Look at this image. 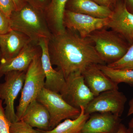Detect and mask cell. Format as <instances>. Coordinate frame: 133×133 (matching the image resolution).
Here are the masks:
<instances>
[{
  "mask_svg": "<svg viewBox=\"0 0 133 133\" xmlns=\"http://www.w3.org/2000/svg\"><path fill=\"white\" fill-rule=\"evenodd\" d=\"M41 54L40 45L31 41L15 57L0 62V78L9 72L26 71L34 58Z\"/></svg>",
  "mask_w": 133,
  "mask_h": 133,
  "instance_id": "11",
  "label": "cell"
},
{
  "mask_svg": "<svg viewBox=\"0 0 133 133\" xmlns=\"http://www.w3.org/2000/svg\"><path fill=\"white\" fill-rule=\"evenodd\" d=\"M49 40L43 38L38 43L42 49L41 62L45 77L44 88L59 94L65 85L66 80L62 72L52 67L48 51Z\"/></svg>",
  "mask_w": 133,
  "mask_h": 133,
  "instance_id": "12",
  "label": "cell"
},
{
  "mask_svg": "<svg viewBox=\"0 0 133 133\" xmlns=\"http://www.w3.org/2000/svg\"><path fill=\"white\" fill-rule=\"evenodd\" d=\"M48 51L51 64L57 66L65 79L72 74H82L91 65H107L89 37H81L68 29L52 36L48 43Z\"/></svg>",
  "mask_w": 133,
  "mask_h": 133,
  "instance_id": "1",
  "label": "cell"
},
{
  "mask_svg": "<svg viewBox=\"0 0 133 133\" xmlns=\"http://www.w3.org/2000/svg\"><path fill=\"white\" fill-rule=\"evenodd\" d=\"M28 2L37 9L43 10L50 2V0H27Z\"/></svg>",
  "mask_w": 133,
  "mask_h": 133,
  "instance_id": "26",
  "label": "cell"
},
{
  "mask_svg": "<svg viewBox=\"0 0 133 133\" xmlns=\"http://www.w3.org/2000/svg\"><path fill=\"white\" fill-rule=\"evenodd\" d=\"M66 83L59 94L68 104L74 108H85L95 97L86 84L81 73L72 74L65 79Z\"/></svg>",
  "mask_w": 133,
  "mask_h": 133,
  "instance_id": "7",
  "label": "cell"
},
{
  "mask_svg": "<svg viewBox=\"0 0 133 133\" xmlns=\"http://www.w3.org/2000/svg\"><path fill=\"white\" fill-rule=\"evenodd\" d=\"M2 102V100L0 98V133H10L11 123L6 116Z\"/></svg>",
  "mask_w": 133,
  "mask_h": 133,
  "instance_id": "23",
  "label": "cell"
},
{
  "mask_svg": "<svg viewBox=\"0 0 133 133\" xmlns=\"http://www.w3.org/2000/svg\"><path fill=\"white\" fill-rule=\"evenodd\" d=\"M10 133H41L22 120L11 123Z\"/></svg>",
  "mask_w": 133,
  "mask_h": 133,
  "instance_id": "22",
  "label": "cell"
},
{
  "mask_svg": "<svg viewBox=\"0 0 133 133\" xmlns=\"http://www.w3.org/2000/svg\"><path fill=\"white\" fill-rule=\"evenodd\" d=\"M107 65L112 69L133 70V42L128 51L121 59Z\"/></svg>",
  "mask_w": 133,
  "mask_h": 133,
  "instance_id": "21",
  "label": "cell"
},
{
  "mask_svg": "<svg viewBox=\"0 0 133 133\" xmlns=\"http://www.w3.org/2000/svg\"><path fill=\"white\" fill-rule=\"evenodd\" d=\"M96 51L107 65L121 59L131 44L111 30L106 28L95 30L88 36Z\"/></svg>",
  "mask_w": 133,
  "mask_h": 133,
  "instance_id": "3",
  "label": "cell"
},
{
  "mask_svg": "<svg viewBox=\"0 0 133 133\" xmlns=\"http://www.w3.org/2000/svg\"><path fill=\"white\" fill-rule=\"evenodd\" d=\"M79 116L75 119H67L60 122L51 130L44 131L38 129L41 133H81L83 126L90 115L85 112V108H80Z\"/></svg>",
  "mask_w": 133,
  "mask_h": 133,
  "instance_id": "19",
  "label": "cell"
},
{
  "mask_svg": "<svg viewBox=\"0 0 133 133\" xmlns=\"http://www.w3.org/2000/svg\"><path fill=\"white\" fill-rule=\"evenodd\" d=\"M82 74L86 84L95 97L105 91L119 89L118 84L112 81L97 65L88 66Z\"/></svg>",
  "mask_w": 133,
  "mask_h": 133,
  "instance_id": "15",
  "label": "cell"
},
{
  "mask_svg": "<svg viewBox=\"0 0 133 133\" xmlns=\"http://www.w3.org/2000/svg\"><path fill=\"white\" fill-rule=\"evenodd\" d=\"M116 133H133V128L129 127H127L124 124L121 123Z\"/></svg>",
  "mask_w": 133,
  "mask_h": 133,
  "instance_id": "28",
  "label": "cell"
},
{
  "mask_svg": "<svg viewBox=\"0 0 133 133\" xmlns=\"http://www.w3.org/2000/svg\"><path fill=\"white\" fill-rule=\"evenodd\" d=\"M128 127L133 128V118H132L129 122Z\"/></svg>",
  "mask_w": 133,
  "mask_h": 133,
  "instance_id": "32",
  "label": "cell"
},
{
  "mask_svg": "<svg viewBox=\"0 0 133 133\" xmlns=\"http://www.w3.org/2000/svg\"><path fill=\"white\" fill-rule=\"evenodd\" d=\"M15 8L12 0H0V10L8 17H10Z\"/></svg>",
  "mask_w": 133,
  "mask_h": 133,
  "instance_id": "24",
  "label": "cell"
},
{
  "mask_svg": "<svg viewBox=\"0 0 133 133\" xmlns=\"http://www.w3.org/2000/svg\"><path fill=\"white\" fill-rule=\"evenodd\" d=\"M127 101L125 95L119 89L103 92L94 98L85 108L91 115L96 112H111L121 117Z\"/></svg>",
  "mask_w": 133,
  "mask_h": 133,
  "instance_id": "8",
  "label": "cell"
},
{
  "mask_svg": "<svg viewBox=\"0 0 133 133\" xmlns=\"http://www.w3.org/2000/svg\"><path fill=\"white\" fill-rule=\"evenodd\" d=\"M36 99L48 110L50 116V130L55 128L63 120L75 119L80 114L81 109L68 104L59 93L43 88Z\"/></svg>",
  "mask_w": 133,
  "mask_h": 133,
  "instance_id": "5",
  "label": "cell"
},
{
  "mask_svg": "<svg viewBox=\"0 0 133 133\" xmlns=\"http://www.w3.org/2000/svg\"><path fill=\"white\" fill-rule=\"evenodd\" d=\"M12 30L10 18L0 10V35H3Z\"/></svg>",
  "mask_w": 133,
  "mask_h": 133,
  "instance_id": "25",
  "label": "cell"
},
{
  "mask_svg": "<svg viewBox=\"0 0 133 133\" xmlns=\"http://www.w3.org/2000/svg\"><path fill=\"white\" fill-rule=\"evenodd\" d=\"M109 18H96L65 10L63 21L65 28L76 31L85 38L95 30L106 28Z\"/></svg>",
  "mask_w": 133,
  "mask_h": 133,
  "instance_id": "9",
  "label": "cell"
},
{
  "mask_svg": "<svg viewBox=\"0 0 133 133\" xmlns=\"http://www.w3.org/2000/svg\"><path fill=\"white\" fill-rule=\"evenodd\" d=\"M90 115L81 133H116L121 123L119 116L111 112H96Z\"/></svg>",
  "mask_w": 133,
  "mask_h": 133,
  "instance_id": "13",
  "label": "cell"
},
{
  "mask_svg": "<svg viewBox=\"0 0 133 133\" xmlns=\"http://www.w3.org/2000/svg\"><path fill=\"white\" fill-rule=\"evenodd\" d=\"M109 1L111 3L112 6L113 7H114V6L116 4L118 0H109Z\"/></svg>",
  "mask_w": 133,
  "mask_h": 133,
  "instance_id": "33",
  "label": "cell"
},
{
  "mask_svg": "<svg viewBox=\"0 0 133 133\" xmlns=\"http://www.w3.org/2000/svg\"><path fill=\"white\" fill-rule=\"evenodd\" d=\"M128 104L129 108L128 112V116H131L133 114V98L129 101Z\"/></svg>",
  "mask_w": 133,
  "mask_h": 133,
  "instance_id": "31",
  "label": "cell"
},
{
  "mask_svg": "<svg viewBox=\"0 0 133 133\" xmlns=\"http://www.w3.org/2000/svg\"><path fill=\"white\" fill-rule=\"evenodd\" d=\"M10 20L12 30L23 33L32 42L38 44L41 39L52 37L43 11L28 3L20 10H15Z\"/></svg>",
  "mask_w": 133,
  "mask_h": 133,
  "instance_id": "2",
  "label": "cell"
},
{
  "mask_svg": "<svg viewBox=\"0 0 133 133\" xmlns=\"http://www.w3.org/2000/svg\"><path fill=\"white\" fill-rule=\"evenodd\" d=\"M127 9L133 14V0H123Z\"/></svg>",
  "mask_w": 133,
  "mask_h": 133,
  "instance_id": "29",
  "label": "cell"
},
{
  "mask_svg": "<svg viewBox=\"0 0 133 133\" xmlns=\"http://www.w3.org/2000/svg\"><path fill=\"white\" fill-rule=\"evenodd\" d=\"M99 68L114 83H125L133 85V70H122L110 68L107 65H97Z\"/></svg>",
  "mask_w": 133,
  "mask_h": 133,
  "instance_id": "20",
  "label": "cell"
},
{
  "mask_svg": "<svg viewBox=\"0 0 133 133\" xmlns=\"http://www.w3.org/2000/svg\"><path fill=\"white\" fill-rule=\"evenodd\" d=\"M31 41L23 33L12 29L8 33L0 35L1 61L15 57Z\"/></svg>",
  "mask_w": 133,
  "mask_h": 133,
  "instance_id": "14",
  "label": "cell"
},
{
  "mask_svg": "<svg viewBox=\"0 0 133 133\" xmlns=\"http://www.w3.org/2000/svg\"><path fill=\"white\" fill-rule=\"evenodd\" d=\"M65 10L98 18H109L112 9L99 5L92 0H68Z\"/></svg>",
  "mask_w": 133,
  "mask_h": 133,
  "instance_id": "18",
  "label": "cell"
},
{
  "mask_svg": "<svg viewBox=\"0 0 133 133\" xmlns=\"http://www.w3.org/2000/svg\"><path fill=\"white\" fill-rule=\"evenodd\" d=\"M106 28L116 32L130 44L133 42V14L126 8L123 0H118Z\"/></svg>",
  "mask_w": 133,
  "mask_h": 133,
  "instance_id": "10",
  "label": "cell"
},
{
  "mask_svg": "<svg viewBox=\"0 0 133 133\" xmlns=\"http://www.w3.org/2000/svg\"><path fill=\"white\" fill-rule=\"evenodd\" d=\"M94 1L97 3L99 5L105 6L108 7L113 9V7L112 6L109 0H92Z\"/></svg>",
  "mask_w": 133,
  "mask_h": 133,
  "instance_id": "30",
  "label": "cell"
},
{
  "mask_svg": "<svg viewBox=\"0 0 133 133\" xmlns=\"http://www.w3.org/2000/svg\"><path fill=\"white\" fill-rule=\"evenodd\" d=\"M68 0H50L43 10L44 14L52 35L63 33V17Z\"/></svg>",
  "mask_w": 133,
  "mask_h": 133,
  "instance_id": "16",
  "label": "cell"
},
{
  "mask_svg": "<svg viewBox=\"0 0 133 133\" xmlns=\"http://www.w3.org/2000/svg\"><path fill=\"white\" fill-rule=\"evenodd\" d=\"M14 4L15 10L22 9L28 3L27 0H12Z\"/></svg>",
  "mask_w": 133,
  "mask_h": 133,
  "instance_id": "27",
  "label": "cell"
},
{
  "mask_svg": "<svg viewBox=\"0 0 133 133\" xmlns=\"http://www.w3.org/2000/svg\"><path fill=\"white\" fill-rule=\"evenodd\" d=\"M41 55L35 57L26 71V77L22 89L21 96L16 112L18 121L21 120L27 107L36 99L44 87L45 75L41 62Z\"/></svg>",
  "mask_w": 133,
  "mask_h": 133,
  "instance_id": "4",
  "label": "cell"
},
{
  "mask_svg": "<svg viewBox=\"0 0 133 133\" xmlns=\"http://www.w3.org/2000/svg\"></svg>",
  "mask_w": 133,
  "mask_h": 133,
  "instance_id": "35",
  "label": "cell"
},
{
  "mask_svg": "<svg viewBox=\"0 0 133 133\" xmlns=\"http://www.w3.org/2000/svg\"><path fill=\"white\" fill-rule=\"evenodd\" d=\"M26 74V71L9 72L5 75L4 82L0 83V98L4 101L5 115L11 123L18 121L15 111V102L22 89Z\"/></svg>",
  "mask_w": 133,
  "mask_h": 133,
  "instance_id": "6",
  "label": "cell"
},
{
  "mask_svg": "<svg viewBox=\"0 0 133 133\" xmlns=\"http://www.w3.org/2000/svg\"><path fill=\"white\" fill-rule=\"evenodd\" d=\"M33 128L44 131L50 130V116L45 107L33 100L27 107L21 119Z\"/></svg>",
  "mask_w": 133,
  "mask_h": 133,
  "instance_id": "17",
  "label": "cell"
},
{
  "mask_svg": "<svg viewBox=\"0 0 133 133\" xmlns=\"http://www.w3.org/2000/svg\"><path fill=\"white\" fill-rule=\"evenodd\" d=\"M1 50H0V62H1Z\"/></svg>",
  "mask_w": 133,
  "mask_h": 133,
  "instance_id": "34",
  "label": "cell"
}]
</instances>
